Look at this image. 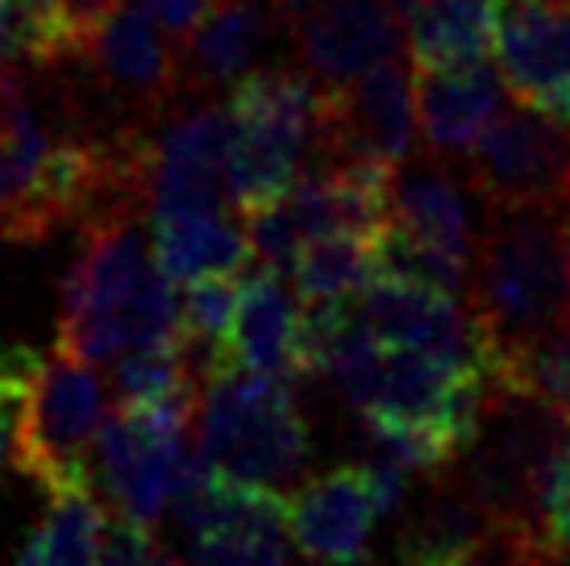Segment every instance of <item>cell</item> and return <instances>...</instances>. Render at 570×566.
Listing matches in <instances>:
<instances>
[{
  "mask_svg": "<svg viewBox=\"0 0 570 566\" xmlns=\"http://www.w3.org/2000/svg\"><path fill=\"white\" fill-rule=\"evenodd\" d=\"M466 296L495 359L570 321V205H488Z\"/></svg>",
  "mask_w": 570,
  "mask_h": 566,
  "instance_id": "1",
  "label": "cell"
},
{
  "mask_svg": "<svg viewBox=\"0 0 570 566\" xmlns=\"http://www.w3.org/2000/svg\"><path fill=\"white\" fill-rule=\"evenodd\" d=\"M225 121V205L246 217L275 205L317 150L321 84L304 67H250L229 84Z\"/></svg>",
  "mask_w": 570,
  "mask_h": 566,
  "instance_id": "2",
  "label": "cell"
},
{
  "mask_svg": "<svg viewBox=\"0 0 570 566\" xmlns=\"http://www.w3.org/2000/svg\"><path fill=\"white\" fill-rule=\"evenodd\" d=\"M196 417L200 455L238 484L279 488L308 462V421L296 404V383L242 367L200 371Z\"/></svg>",
  "mask_w": 570,
  "mask_h": 566,
  "instance_id": "3",
  "label": "cell"
},
{
  "mask_svg": "<svg viewBox=\"0 0 570 566\" xmlns=\"http://www.w3.org/2000/svg\"><path fill=\"white\" fill-rule=\"evenodd\" d=\"M567 433V412L488 379L475 438L450 458L445 475L488 513L495 529H508L529 541L541 471Z\"/></svg>",
  "mask_w": 570,
  "mask_h": 566,
  "instance_id": "4",
  "label": "cell"
},
{
  "mask_svg": "<svg viewBox=\"0 0 570 566\" xmlns=\"http://www.w3.org/2000/svg\"><path fill=\"white\" fill-rule=\"evenodd\" d=\"M80 254L63 275L59 350L100 367L129 347V316L155 271L142 213H112L80 225Z\"/></svg>",
  "mask_w": 570,
  "mask_h": 566,
  "instance_id": "5",
  "label": "cell"
},
{
  "mask_svg": "<svg viewBox=\"0 0 570 566\" xmlns=\"http://www.w3.org/2000/svg\"><path fill=\"white\" fill-rule=\"evenodd\" d=\"M105 421V388L92 367L71 354H38L17 424L13 467L38 488L63 491L92 484V441Z\"/></svg>",
  "mask_w": 570,
  "mask_h": 566,
  "instance_id": "6",
  "label": "cell"
},
{
  "mask_svg": "<svg viewBox=\"0 0 570 566\" xmlns=\"http://www.w3.org/2000/svg\"><path fill=\"white\" fill-rule=\"evenodd\" d=\"M67 59L80 64L112 109L129 113L138 126L155 121L184 96L179 55L138 0H109L76 21Z\"/></svg>",
  "mask_w": 570,
  "mask_h": 566,
  "instance_id": "7",
  "label": "cell"
},
{
  "mask_svg": "<svg viewBox=\"0 0 570 566\" xmlns=\"http://www.w3.org/2000/svg\"><path fill=\"white\" fill-rule=\"evenodd\" d=\"M229 121L213 96H179L142 126V205L150 217L225 205Z\"/></svg>",
  "mask_w": 570,
  "mask_h": 566,
  "instance_id": "8",
  "label": "cell"
},
{
  "mask_svg": "<svg viewBox=\"0 0 570 566\" xmlns=\"http://www.w3.org/2000/svg\"><path fill=\"white\" fill-rule=\"evenodd\" d=\"M416 150L412 109V64L400 55L380 59L346 84L321 88V163H375L396 172Z\"/></svg>",
  "mask_w": 570,
  "mask_h": 566,
  "instance_id": "9",
  "label": "cell"
},
{
  "mask_svg": "<svg viewBox=\"0 0 570 566\" xmlns=\"http://www.w3.org/2000/svg\"><path fill=\"white\" fill-rule=\"evenodd\" d=\"M466 188L491 208L570 205V134L529 105H500L466 150Z\"/></svg>",
  "mask_w": 570,
  "mask_h": 566,
  "instance_id": "10",
  "label": "cell"
},
{
  "mask_svg": "<svg viewBox=\"0 0 570 566\" xmlns=\"http://www.w3.org/2000/svg\"><path fill=\"white\" fill-rule=\"evenodd\" d=\"M354 316L375 342L400 350H425L438 359L462 362L488 371L495 367V350L483 338L471 309H462L459 296L425 287V283L396 280V275H371L354 292Z\"/></svg>",
  "mask_w": 570,
  "mask_h": 566,
  "instance_id": "11",
  "label": "cell"
},
{
  "mask_svg": "<svg viewBox=\"0 0 570 566\" xmlns=\"http://www.w3.org/2000/svg\"><path fill=\"white\" fill-rule=\"evenodd\" d=\"M375 496L366 467L346 462L313 475L284 500V529L292 546L317 566H358L371 550Z\"/></svg>",
  "mask_w": 570,
  "mask_h": 566,
  "instance_id": "12",
  "label": "cell"
},
{
  "mask_svg": "<svg viewBox=\"0 0 570 566\" xmlns=\"http://www.w3.org/2000/svg\"><path fill=\"white\" fill-rule=\"evenodd\" d=\"M491 55L517 105L570 88V0H491Z\"/></svg>",
  "mask_w": 570,
  "mask_h": 566,
  "instance_id": "13",
  "label": "cell"
},
{
  "mask_svg": "<svg viewBox=\"0 0 570 566\" xmlns=\"http://www.w3.org/2000/svg\"><path fill=\"white\" fill-rule=\"evenodd\" d=\"M304 71L321 88L346 84L404 50V21L387 0H333L287 26Z\"/></svg>",
  "mask_w": 570,
  "mask_h": 566,
  "instance_id": "14",
  "label": "cell"
},
{
  "mask_svg": "<svg viewBox=\"0 0 570 566\" xmlns=\"http://www.w3.org/2000/svg\"><path fill=\"white\" fill-rule=\"evenodd\" d=\"M250 275L238 283L234 321L225 333V362L258 375H275L287 383H301V304L287 287L284 271L267 263H250Z\"/></svg>",
  "mask_w": 570,
  "mask_h": 566,
  "instance_id": "15",
  "label": "cell"
},
{
  "mask_svg": "<svg viewBox=\"0 0 570 566\" xmlns=\"http://www.w3.org/2000/svg\"><path fill=\"white\" fill-rule=\"evenodd\" d=\"M387 221L462 263H471L475 254L479 234L471 221V192L454 175L450 158L412 150L387 184Z\"/></svg>",
  "mask_w": 570,
  "mask_h": 566,
  "instance_id": "16",
  "label": "cell"
},
{
  "mask_svg": "<svg viewBox=\"0 0 570 566\" xmlns=\"http://www.w3.org/2000/svg\"><path fill=\"white\" fill-rule=\"evenodd\" d=\"M508 100L500 76L488 64L462 71H416L412 67V109L429 155L466 158L475 138Z\"/></svg>",
  "mask_w": 570,
  "mask_h": 566,
  "instance_id": "17",
  "label": "cell"
},
{
  "mask_svg": "<svg viewBox=\"0 0 570 566\" xmlns=\"http://www.w3.org/2000/svg\"><path fill=\"white\" fill-rule=\"evenodd\" d=\"M271 30L267 0H213L205 17L179 42V79L184 96H213L250 71Z\"/></svg>",
  "mask_w": 570,
  "mask_h": 566,
  "instance_id": "18",
  "label": "cell"
},
{
  "mask_svg": "<svg viewBox=\"0 0 570 566\" xmlns=\"http://www.w3.org/2000/svg\"><path fill=\"white\" fill-rule=\"evenodd\" d=\"M150 258L171 283H191L200 275H242L254 263L250 237L238 230V221H229L225 208L150 217Z\"/></svg>",
  "mask_w": 570,
  "mask_h": 566,
  "instance_id": "19",
  "label": "cell"
},
{
  "mask_svg": "<svg viewBox=\"0 0 570 566\" xmlns=\"http://www.w3.org/2000/svg\"><path fill=\"white\" fill-rule=\"evenodd\" d=\"M491 534L495 525L488 513L442 471L438 488L416 504L409 525L400 529L396 554L404 566H454L475 554Z\"/></svg>",
  "mask_w": 570,
  "mask_h": 566,
  "instance_id": "20",
  "label": "cell"
},
{
  "mask_svg": "<svg viewBox=\"0 0 570 566\" xmlns=\"http://www.w3.org/2000/svg\"><path fill=\"white\" fill-rule=\"evenodd\" d=\"M400 21H409V64L416 71L488 64L491 0H416Z\"/></svg>",
  "mask_w": 570,
  "mask_h": 566,
  "instance_id": "21",
  "label": "cell"
},
{
  "mask_svg": "<svg viewBox=\"0 0 570 566\" xmlns=\"http://www.w3.org/2000/svg\"><path fill=\"white\" fill-rule=\"evenodd\" d=\"M105 508L96 504L92 484L50 491L47 517L33 525L13 566H96L105 537Z\"/></svg>",
  "mask_w": 570,
  "mask_h": 566,
  "instance_id": "22",
  "label": "cell"
},
{
  "mask_svg": "<svg viewBox=\"0 0 570 566\" xmlns=\"http://www.w3.org/2000/svg\"><path fill=\"white\" fill-rule=\"evenodd\" d=\"M292 271V292L301 304L308 300H342L354 296L371 275H375V254H371V234H321L308 237L296 258L287 263Z\"/></svg>",
  "mask_w": 570,
  "mask_h": 566,
  "instance_id": "23",
  "label": "cell"
},
{
  "mask_svg": "<svg viewBox=\"0 0 570 566\" xmlns=\"http://www.w3.org/2000/svg\"><path fill=\"white\" fill-rule=\"evenodd\" d=\"M491 379L517 388V392L538 396L550 409L570 417V321L504 350L491 367Z\"/></svg>",
  "mask_w": 570,
  "mask_h": 566,
  "instance_id": "24",
  "label": "cell"
},
{
  "mask_svg": "<svg viewBox=\"0 0 570 566\" xmlns=\"http://www.w3.org/2000/svg\"><path fill=\"white\" fill-rule=\"evenodd\" d=\"M234 304H238V275H200V280L184 283L179 333L188 342L196 375L208 367H229L225 362V333L234 321Z\"/></svg>",
  "mask_w": 570,
  "mask_h": 566,
  "instance_id": "25",
  "label": "cell"
},
{
  "mask_svg": "<svg viewBox=\"0 0 570 566\" xmlns=\"http://www.w3.org/2000/svg\"><path fill=\"white\" fill-rule=\"evenodd\" d=\"M0 30L26 67H59L76 42V17L67 0H0Z\"/></svg>",
  "mask_w": 570,
  "mask_h": 566,
  "instance_id": "26",
  "label": "cell"
},
{
  "mask_svg": "<svg viewBox=\"0 0 570 566\" xmlns=\"http://www.w3.org/2000/svg\"><path fill=\"white\" fill-rule=\"evenodd\" d=\"M112 362H117L112 379H117L121 404H150V400H163V396L196 383L188 342L179 333L175 338H150V342H129Z\"/></svg>",
  "mask_w": 570,
  "mask_h": 566,
  "instance_id": "27",
  "label": "cell"
},
{
  "mask_svg": "<svg viewBox=\"0 0 570 566\" xmlns=\"http://www.w3.org/2000/svg\"><path fill=\"white\" fill-rule=\"evenodd\" d=\"M371 254H375V271L380 275H396V280L425 283L450 296H466L471 283V263H462L454 254L429 246L421 237H412L409 230H400L392 221H383L371 234Z\"/></svg>",
  "mask_w": 570,
  "mask_h": 566,
  "instance_id": "28",
  "label": "cell"
},
{
  "mask_svg": "<svg viewBox=\"0 0 570 566\" xmlns=\"http://www.w3.org/2000/svg\"><path fill=\"white\" fill-rule=\"evenodd\" d=\"M529 546L562 563L570 558V433L562 438L538 484V500H533V525H529Z\"/></svg>",
  "mask_w": 570,
  "mask_h": 566,
  "instance_id": "29",
  "label": "cell"
},
{
  "mask_svg": "<svg viewBox=\"0 0 570 566\" xmlns=\"http://www.w3.org/2000/svg\"><path fill=\"white\" fill-rule=\"evenodd\" d=\"M33 362H38V354L26 347L0 350V471L13 462L17 424H21V409H26Z\"/></svg>",
  "mask_w": 570,
  "mask_h": 566,
  "instance_id": "30",
  "label": "cell"
},
{
  "mask_svg": "<svg viewBox=\"0 0 570 566\" xmlns=\"http://www.w3.org/2000/svg\"><path fill=\"white\" fill-rule=\"evenodd\" d=\"M96 566H184V563H175L171 554L159 550L155 529H142L134 520L117 517V525L105 529V537H100V558H96Z\"/></svg>",
  "mask_w": 570,
  "mask_h": 566,
  "instance_id": "31",
  "label": "cell"
},
{
  "mask_svg": "<svg viewBox=\"0 0 570 566\" xmlns=\"http://www.w3.org/2000/svg\"><path fill=\"white\" fill-rule=\"evenodd\" d=\"M454 566H546V558H541L529 541H521L517 534L495 529V534H491L475 554H466V558L454 563Z\"/></svg>",
  "mask_w": 570,
  "mask_h": 566,
  "instance_id": "32",
  "label": "cell"
},
{
  "mask_svg": "<svg viewBox=\"0 0 570 566\" xmlns=\"http://www.w3.org/2000/svg\"><path fill=\"white\" fill-rule=\"evenodd\" d=\"M146 13L155 17V26L171 38H184V33L205 17V9L213 0H138Z\"/></svg>",
  "mask_w": 570,
  "mask_h": 566,
  "instance_id": "33",
  "label": "cell"
},
{
  "mask_svg": "<svg viewBox=\"0 0 570 566\" xmlns=\"http://www.w3.org/2000/svg\"><path fill=\"white\" fill-rule=\"evenodd\" d=\"M267 4H271V13L279 17L284 26H292V21L317 13V9H325V4H333V0H267Z\"/></svg>",
  "mask_w": 570,
  "mask_h": 566,
  "instance_id": "34",
  "label": "cell"
},
{
  "mask_svg": "<svg viewBox=\"0 0 570 566\" xmlns=\"http://www.w3.org/2000/svg\"><path fill=\"white\" fill-rule=\"evenodd\" d=\"M538 113L541 117H550L558 129H567L570 134V88H562V92H554V96H546L538 105Z\"/></svg>",
  "mask_w": 570,
  "mask_h": 566,
  "instance_id": "35",
  "label": "cell"
},
{
  "mask_svg": "<svg viewBox=\"0 0 570 566\" xmlns=\"http://www.w3.org/2000/svg\"><path fill=\"white\" fill-rule=\"evenodd\" d=\"M250 566H287L284 546H279V537H263V541H254Z\"/></svg>",
  "mask_w": 570,
  "mask_h": 566,
  "instance_id": "36",
  "label": "cell"
},
{
  "mask_svg": "<svg viewBox=\"0 0 570 566\" xmlns=\"http://www.w3.org/2000/svg\"><path fill=\"white\" fill-rule=\"evenodd\" d=\"M554 566H570V558H562V563H554Z\"/></svg>",
  "mask_w": 570,
  "mask_h": 566,
  "instance_id": "37",
  "label": "cell"
},
{
  "mask_svg": "<svg viewBox=\"0 0 570 566\" xmlns=\"http://www.w3.org/2000/svg\"><path fill=\"white\" fill-rule=\"evenodd\" d=\"M358 566H366V563H358Z\"/></svg>",
  "mask_w": 570,
  "mask_h": 566,
  "instance_id": "38",
  "label": "cell"
}]
</instances>
